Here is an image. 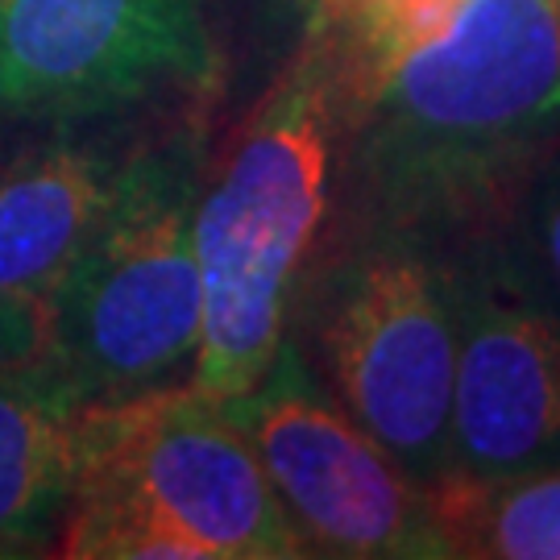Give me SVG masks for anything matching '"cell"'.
I'll return each instance as SVG.
<instances>
[{
    "label": "cell",
    "instance_id": "6da1fadb",
    "mask_svg": "<svg viewBox=\"0 0 560 560\" xmlns=\"http://www.w3.org/2000/svg\"><path fill=\"white\" fill-rule=\"evenodd\" d=\"M353 224L465 237L560 141V0H316Z\"/></svg>",
    "mask_w": 560,
    "mask_h": 560
},
{
    "label": "cell",
    "instance_id": "7a4b0ae2",
    "mask_svg": "<svg viewBox=\"0 0 560 560\" xmlns=\"http://www.w3.org/2000/svg\"><path fill=\"white\" fill-rule=\"evenodd\" d=\"M332 88L303 42L221 166L203 175L196 203L203 324L191 386L208 399L249 390L279 353L300 275L332 208Z\"/></svg>",
    "mask_w": 560,
    "mask_h": 560
},
{
    "label": "cell",
    "instance_id": "3957f363",
    "mask_svg": "<svg viewBox=\"0 0 560 560\" xmlns=\"http://www.w3.org/2000/svg\"><path fill=\"white\" fill-rule=\"evenodd\" d=\"M203 162L196 125L133 145L96 229L50 287L38 365L80 407L138 399L196 365Z\"/></svg>",
    "mask_w": 560,
    "mask_h": 560
},
{
    "label": "cell",
    "instance_id": "277c9868",
    "mask_svg": "<svg viewBox=\"0 0 560 560\" xmlns=\"http://www.w3.org/2000/svg\"><path fill=\"white\" fill-rule=\"evenodd\" d=\"M295 345L324 390L407 474L423 486L448 474L457 237L353 224L312 279Z\"/></svg>",
    "mask_w": 560,
    "mask_h": 560
},
{
    "label": "cell",
    "instance_id": "5b68a950",
    "mask_svg": "<svg viewBox=\"0 0 560 560\" xmlns=\"http://www.w3.org/2000/svg\"><path fill=\"white\" fill-rule=\"evenodd\" d=\"M224 411L249 436L307 557L448 560L432 486L324 390L291 337Z\"/></svg>",
    "mask_w": 560,
    "mask_h": 560
},
{
    "label": "cell",
    "instance_id": "8992f818",
    "mask_svg": "<svg viewBox=\"0 0 560 560\" xmlns=\"http://www.w3.org/2000/svg\"><path fill=\"white\" fill-rule=\"evenodd\" d=\"M75 486L120 490L159 511L208 560L307 557L249 436L191 382L83 407Z\"/></svg>",
    "mask_w": 560,
    "mask_h": 560
},
{
    "label": "cell",
    "instance_id": "52a82bcc",
    "mask_svg": "<svg viewBox=\"0 0 560 560\" xmlns=\"http://www.w3.org/2000/svg\"><path fill=\"white\" fill-rule=\"evenodd\" d=\"M217 80L200 0H0V129H75Z\"/></svg>",
    "mask_w": 560,
    "mask_h": 560
},
{
    "label": "cell",
    "instance_id": "ba28073f",
    "mask_svg": "<svg viewBox=\"0 0 560 560\" xmlns=\"http://www.w3.org/2000/svg\"><path fill=\"white\" fill-rule=\"evenodd\" d=\"M548 460H560V307L494 221L457 237V370L441 481Z\"/></svg>",
    "mask_w": 560,
    "mask_h": 560
},
{
    "label": "cell",
    "instance_id": "9c48e42d",
    "mask_svg": "<svg viewBox=\"0 0 560 560\" xmlns=\"http://www.w3.org/2000/svg\"><path fill=\"white\" fill-rule=\"evenodd\" d=\"M125 154L75 125L0 162V291L50 295L101 221Z\"/></svg>",
    "mask_w": 560,
    "mask_h": 560
},
{
    "label": "cell",
    "instance_id": "30bf717a",
    "mask_svg": "<svg viewBox=\"0 0 560 560\" xmlns=\"http://www.w3.org/2000/svg\"><path fill=\"white\" fill-rule=\"evenodd\" d=\"M83 460V407L34 365L0 370V557L59 536Z\"/></svg>",
    "mask_w": 560,
    "mask_h": 560
},
{
    "label": "cell",
    "instance_id": "8fae6325",
    "mask_svg": "<svg viewBox=\"0 0 560 560\" xmlns=\"http://www.w3.org/2000/svg\"><path fill=\"white\" fill-rule=\"evenodd\" d=\"M448 560H560V460L432 486Z\"/></svg>",
    "mask_w": 560,
    "mask_h": 560
},
{
    "label": "cell",
    "instance_id": "7c38bea8",
    "mask_svg": "<svg viewBox=\"0 0 560 560\" xmlns=\"http://www.w3.org/2000/svg\"><path fill=\"white\" fill-rule=\"evenodd\" d=\"M499 233L515 261L560 307V141L527 171L499 217Z\"/></svg>",
    "mask_w": 560,
    "mask_h": 560
},
{
    "label": "cell",
    "instance_id": "4fadbf2b",
    "mask_svg": "<svg viewBox=\"0 0 560 560\" xmlns=\"http://www.w3.org/2000/svg\"><path fill=\"white\" fill-rule=\"evenodd\" d=\"M46 340V300L0 291V370L34 365Z\"/></svg>",
    "mask_w": 560,
    "mask_h": 560
}]
</instances>
